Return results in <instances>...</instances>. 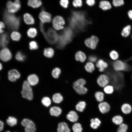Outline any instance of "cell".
<instances>
[{"label": "cell", "mask_w": 132, "mask_h": 132, "mask_svg": "<svg viewBox=\"0 0 132 132\" xmlns=\"http://www.w3.org/2000/svg\"><path fill=\"white\" fill-rule=\"evenodd\" d=\"M68 7L71 12L68 20L71 27L77 32L84 31L87 25L91 22L87 11L81 7H74L72 3H69Z\"/></svg>", "instance_id": "1"}, {"label": "cell", "mask_w": 132, "mask_h": 132, "mask_svg": "<svg viewBox=\"0 0 132 132\" xmlns=\"http://www.w3.org/2000/svg\"><path fill=\"white\" fill-rule=\"evenodd\" d=\"M74 36V33L71 29L69 27L65 28L59 36L57 47L63 48L65 46L72 40Z\"/></svg>", "instance_id": "2"}, {"label": "cell", "mask_w": 132, "mask_h": 132, "mask_svg": "<svg viewBox=\"0 0 132 132\" xmlns=\"http://www.w3.org/2000/svg\"><path fill=\"white\" fill-rule=\"evenodd\" d=\"M3 19L7 26L11 30H17L20 26V19L13 13L6 10L4 12Z\"/></svg>", "instance_id": "3"}, {"label": "cell", "mask_w": 132, "mask_h": 132, "mask_svg": "<svg viewBox=\"0 0 132 132\" xmlns=\"http://www.w3.org/2000/svg\"><path fill=\"white\" fill-rule=\"evenodd\" d=\"M21 94L23 98L29 100H31L33 99L32 89L31 85L27 80H26L23 82Z\"/></svg>", "instance_id": "4"}, {"label": "cell", "mask_w": 132, "mask_h": 132, "mask_svg": "<svg viewBox=\"0 0 132 132\" xmlns=\"http://www.w3.org/2000/svg\"><path fill=\"white\" fill-rule=\"evenodd\" d=\"M86 83V81L83 79H80L73 84V87L76 92L79 94H83L86 93L87 89L84 86Z\"/></svg>", "instance_id": "5"}, {"label": "cell", "mask_w": 132, "mask_h": 132, "mask_svg": "<svg viewBox=\"0 0 132 132\" xmlns=\"http://www.w3.org/2000/svg\"><path fill=\"white\" fill-rule=\"evenodd\" d=\"M45 38L50 44H54L58 41L59 36L56 31L52 28L49 29L46 32L42 31Z\"/></svg>", "instance_id": "6"}, {"label": "cell", "mask_w": 132, "mask_h": 132, "mask_svg": "<svg viewBox=\"0 0 132 132\" xmlns=\"http://www.w3.org/2000/svg\"><path fill=\"white\" fill-rule=\"evenodd\" d=\"M6 6L7 11L10 13H13L20 9V2L19 0H15L14 2L9 1L7 3Z\"/></svg>", "instance_id": "7"}, {"label": "cell", "mask_w": 132, "mask_h": 132, "mask_svg": "<svg viewBox=\"0 0 132 132\" xmlns=\"http://www.w3.org/2000/svg\"><path fill=\"white\" fill-rule=\"evenodd\" d=\"M65 24V21L63 17L60 15H57L55 17L52 21L53 27L55 29L59 30L63 29V25Z\"/></svg>", "instance_id": "8"}, {"label": "cell", "mask_w": 132, "mask_h": 132, "mask_svg": "<svg viewBox=\"0 0 132 132\" xmlns=\"http://www.w3.org/2000/svg\"><path fill=\"white\" fill-rule=\"evenodd\" d=\"M12 55L10 50L8 48H3L0 53V57L1 60L4 62H7L11 59Z\"/></svg>", "instance_id": "9"}, {"label": "cell", "mask_w": 132, "mask_h": 132, "mask_svg": "<svg viewBox=\"0 0 132 132\" xmlns=\"http://www.w3.org/2000/svg\"><path fill=\"white\" fill-rule=\"evenodd\" d=\"M99 41L98 38L96 36L93 35L89 38L87 39L85 41L86 45L91 49H95Z\"/></svg>", "instance_id": "10"}, {"label": "cell", "mask_w": 132, "mask_h": 132, "mask_svg": "<svg viewBox=\"0 0 132 132\" xmlns=\"http://www.w3.org/2000/svg\"><path fill=\"white\" fill-rule=\"evenodd\" d=\"M109 81L110 79L108 76L105 74L100 75L97 80L98 85L101 87L103 88L108 85Z\"/></svg>", "instance_id": "11"}, {"label": "cell", "mask_w": 132, "mask_h": 132, "mask_svg": "<svg viewBox=\"0 0 132 132\" xmlns=\"http://www.w3.org/2000/svg\"><path fill=\"white\" fill-rule=\"evenodd\" d=\"M113 66L114 70L116 71L125 70L127 67V64L121 60H116L114 62Z\"/></svg>", "instance_id": "12"}, {"label": "cell", "mask_w": 132, "mask_h": 132, "mask_svg": "<svg viewBox=\"0 0 132 132\" xmlns=\"http://www.w3.org/2000/svg\"><path fill=\"white\" fill-rule=\"evenodd\" d=\"M52 17L50 13L44 11L40 12L39 16V18L42 23L50 22L52 20Z\"/></svg>", "instance_id": "13"}, {"label": "cell", "mask_w": 132, "mask_h": 132, "mask_svg": "<svg viewBox=\"0 0 132 132\" xmlns=\"http://www.w3.org/2000/svg\"><path fill=\"white\" fill-rule=\"evenodd\" d=\"M20 77V74L15 69L11 70L8 72V78L10 81H15L17 79L19 78Z\"/></svg>", "instance_id": "14"}, {"label": "cell", "mask_w": 132, "mask_h": 132, "mask_svg": "<svg viewBox=\"0 0 132 132\" xmlns=\"http://www.w3.org/2000/svg\"><path fill=\"white\" fill-rule=\"evenodd\" d=\"M98 107L100 112L104 114L108 112L110 109L109 103L106 102H102L99 105Z\"/></svg>", "instance_id": "15"}, {"label": "cell", "mask_w": 132, "mask_h": 132, "mask_svg": "<svg viewBox=\"0 0 132 132\" xmlns=\"http://www.w3.org/2000/svg\"><path fill=\"white\" fill-rule=\"evenodd\" d=\"M57 131V132H70V130L66 123L62 122L58 124Z\"/></svg>", "instance_id": "16"}, {"label": "cell", "mask_w": 132, "mask_h": 132, "mask_svg": "<svg viewBox=\"0 0 132 132\" xmlns=\"http://www.w3.org/2000/svg\"><path fill=\"white\" fill-rule=\"evenodd\" d=\"M96 66V67L99 68L100 72H102L108 67V65L106 62L102 59H100L97 62Z\"/></svg>", "instance_id": "17"}, {"label": "cell", "mask_w": 132, "mask_h": 132, "mask_svg": "<svg viewBox=\"0 0 132 132\" xmlns=\"http://www.w3.org/2000/svg\"><path fill=\"white\" fill-rule=\"evenodd\" d=\"M9 42V37L7 34L6 33L2 34L0 36V46L2 47L5 48L8 44Z\"/></svg>", "instance_id": "18"}, {"label": "cell", "mask_w": 132, "mask_h": 132, "mask_svg": "<svg viewBox=\"0 0 132 132\" xmlns=\"http://www.w3.org/2000/svg\"><path fill=\"white\" fill-rule=\"evenodd\" d=\"M27 81L31 86H34L38 83L39 79L36 75L32 74L30 75L28 77Z\"/></svg>", "instance_id": "19"}, {"label": "cell", "mask_w": 132, "mask_h": 132, "mask_svg": "<svg viewBox=\"0 0 132 132\" xmlns=\"http://www.w3.org/2000/svg\"><path fill=\"white\" fill-rule=\"evenodd\" d=\"M66 118L71 122H74L78 120V116L76 112L74 111H71L67 115Z\"/></svg>", "instance_id": "20"}, {"label": "cell", "mask_w": 132, "mask_h": 132, "mask_svg": "<svg viewBox=\"0 0 132 132\" xmlns=\"http://www.w3.org/2000/svg\"><path fill=\"white\" fill-rule=\"evenodd\" d=\"M23 20L26 24L28 25H32L34 23V20L33 17L30 14L26 13L23 16Z\"/></svg>", "instance_id": "21"}, {"label": "cell", "mask_w": 132, "mask_h": 132, "mask_svg": "<svg viewBox=\"0 0 132 132\" xmlns=\"http://www.w3.org/2000/svg\"><path fill=\"white\" fill-rule=\"evenodd\" d=\"M62 111L61 109L59 107L54 106L50 108L49 112L51 115L57 117L61 114Z\"/></svg>", "instance_id": "22"}, {"label": "cell", "mask_w": 132, "mask_h": 132, "mask_svg": "<svg viewBox=\"0 0 132 132\" xmlns=\"http://www.w3.org/2000/svg\"><path fill=\"white\" fill-rule=\"evenodd\" d=\"M132 109L131 105L127 103H124L121 107V110L122 112L125 114L130 113L132 111Z\"/></svg>", "instance_id": "23"}, {"label": "cell", "mask_w": 132, "mask_h": 132, "mask_svg": "<svg viewBox=\"0 0 132 132\" xmlns=\"http://www.w3.org/2000/svg\"><path fill=\"white\" fill-rule=\"evenodd\" d=\"M99 7L103 10L105 11L110 9L111 6L109 1L106 0H101L99 2Z\"/></svg>", "instance_id": "24"}, {"label": "cell", "mask_w": 132, "mask_h": 132, "mask_svg": "<svg viewBox=\"0 0 132 132\" xmlns=\"http://www.w3.org/2000/svg\"><path fill=\"white\" fill-rule=\"evenodd\" d=\"M42 3L41 1L40 0H29L28 5L33 8H36L40 6Z\"/></svg>", "instance_id": "25"}, {"label": "cell", "mask_w": 132, "mask_h": 132, "mask_svg": "<svg viewBox=\"0 0 132 132\" xmlns=\"http://www.w3.org/2000/svg\"><path fill=\"white\" fill-rule=\"evenodd\" d=\"M76 60L81 62H84L86 60V56L85 54L82 52L79 51L77 53L75 56Z\"/></svg>", "instance_id": "26"}, {"label": "cell", "mask_w": 132, "mask_h": 132, "mask_svg": "<svg viewBox=\"0 0 132 132\" xmlns=\"http://www.w3.org/2000/svg\"><path fill=\"white\" fill-rule=\"evenodd\" d=\"M90 126L92 128L94 129H97L100 126L101 123L100 121L97 118L94 119H92L90 120Z\"/></svg>", "instance_id": "27"}, {"label": "cell", "mask_w": 132, "mask_h": 132, "mask_svg": "<svg viewBox=\"0 0 132 132\" xmlns=\"http://www.w3.org/2000/svg\"><path fill=\"white\" fill-rule=\"evenodd\" d=\"M43 54L44 56L48 58H51L54 55V51L51 48H45L44 50Z\"/></svg>", "instance_id": "28"}, {"label": "cell", "mask_w": 132, "mask_h": 132, "mask_svg": "<svg viewBox=\"0 0 132 132\" xmlns=\"http://www.w3.org/2000/svg\"><path fill=\"white\" fill-rule=\"evenodd\" d=\"M17 122L16 118L12 116H9L6 120L7 124L11 127L16 125Z\"/></svg>", "instance_id": "29"}, {"label": "cell", "mask_w": 132, "mask_h": 132, "mask_svg": "<svg viewBox=\"0 0 132 132\" xmlns=\"http://www.w3.org/2000/svg\"><path fill=\"white\" fill-rule=\"evenodd\" d=\"M63 97L59 93H56L54 94L52 97V99L54 102L56 103H60L63 100Z\"/></svg>", "instance_id": "30"}, {"label": "cell", "mask_w": 132, "mask_h": 132, "mask_svg": "<svg viewBox=\"0 0 132 132\" xmlns=\"http://www.w3.org/2000/svg\"><path fill=\"white\" fill-rule=\"evenodd\" d=\"M112 121L115 124L119 125L122 123L123 118L120 115H116L112 118Z\"/></svg>", "instance_id": "31"}, {"label": "cell", "mask_w": 132, "mask_h": 132, "mask_svg": "<svg viewBox=\"0 0 132 132\" xmlns=\"http://www.w3.org/2000/svg\"><path fill=\"white\" fill-rule=\"evenodd\" d=\"M11 37L13 41H18L20 39L21 35L19 33L14 31L11 33Z\"/></svg>", "instance_id": "32"}, {"label": "cell", "mask_w": 132, "mask_h": 132, "mask_svg": "<svg viewBox=\"0 0 132 132\" xmlns=\"http://www.w3.org/2000/svg\"><path fill=\"white\" fill-rule=\"evenodd\" d=\"M28 36L31 38H33L37 35V31L36 29L34 28H31L27 31Z\"/></svg>", "instance_id": "33"}, {"label": "cell", "mask_w": 132, "mask_h": 132, "mask_svg": "<svg viewBox=\"0 0 132 132\" xmlns=\"http://www.w3.org/2000/svg\"><path fill=\"white\" fill-rule=\"evenodd\" d=\"M95 96L97 100L99 102H101L104 99V94L101 91H98L96 92Z\"/></svg>", "instance_id": "34"}, {"label": "cell", "mask_w": 132, "mask_h": 132, "mask_svg": "<svg viewBox=\"0 0 132 132\" xmlns=\"http://www.w3.org/2000/svg\"><path fill=\"white\" fill-rule=\"evenodd\" d=\"M86 103L84 101H80L76 105V108L78 111L80 112L83 111L85 109Z\"/></svg>", "instance_id": "35"}, {"label": "cell", "mask_w": 132, "mask_h": 132, "mask_svg": "<svg viewBox=\"0 0 132 132\" xmlns=\"http://www.w3.org/2000/svg\"><path fill=\"white\" fill-rule=\"evenodd\" d=\"M131 29V26L130 25H128L125 27L122 31V35L125 37L128 36L130 33Z\"/></svg>", "instance_id": "36"}, {"label": "cell", "mask_w": 132, "mask_h": 132, "mask_svg": "<svg viewBox=\"0 0 132 132\" xmlns=\"http://www.w3.org/2000/svg\"><path fill=\"white\" fill-rule=\"evenodd\" d=\"M86 71L89 73H91L95 70V66L94 64L90 62H87L85 66Z\"/></svg>", "instance_id": "37"}, {"label": "cell", "mask_w": 132, "mask_h": 132, "mask_svg": "<svg viewBox=\"0 0 132 132\" xmlns=\"http://www.w3.org/2000/svg\"><path fill=\"white\" fill-rule=\"evenodd\" d=\"M103 90L107 94H111L114 91V88L112 85H108L104 88Z\"/></svg>", "instance_id": "38"}, {"label": "cell", "mask_w": 132, "mask_h": 132, "mask_svg": "<svg viewBox=\"0 0 132 132\" xmlns=\"http://www.w3.org/2000/svg\"><path fill=\"white\" fill-rule=\"evenodd\" d=\"M21 124L25 127L29 125L35 124L32 121L27 118L23 119L21 122Z\"/></svg>", "instance_id": "39"}, {"label": "cell", "mask_w": 132, "mask_h": 132, "mask_svg": "<svg viewBox=\"0 0 132 132\" xmlns=\"http://www.w3.org/2000/svg\"><path fill=\"white\" fill-rule=\"evenodd\" d=\"M74 132H81L82 128L81 124L78 123H75L72 127Z\"/></svg>", "instance_id": "40"}, {"label": "cell", "mask_w": 132, "mask_h": 132, "mask_svg": "<svg viewBox=\"0 0 132 132\" xmlns=\"http://www.w3.org/2000/svg\"><path fill=\"white\" fill-rule=\"evenodd\" d=\"M15 58L18 61H22L25 59V56L22 52L19 51L16 53L15 55Z\"/></svg>", "instance_id": "41"}, {"label": "cell", "mask_w": 132, "mask_h": 132, "mask_svg": "<svg viewBox=\"0 0 132 132\" xmlns=\"http://www.w3.org/2000/svg\"><path fill=\"white\" fill-rule=\"evenodd\" d=\"M42 103L44 106L49 107L51 104V101L50 99L48 97H44L42 99Z\"/></svg>", "instance_id": "42"}, {"label": "cell", "mask_w": 132, "mask_h": 132, "mask_svg": "<svg viewBox=\"0 0 132 132\" xmlns=\"http://www.w3.org/2000/svg\"><path fill=\"white\" fill-rule=\"evenodd\" d=\"M60 69L57 67L54 69L52 71V76L55 78H57L59 77V75L61 73Z\"/></svg>", "instance_id": "43"}, {"label": "cell", "mask_w": 132, "mask_h": 132, "mask_svg": "<svg viewBox=\"0 0 132 132\" xmlns=\"http://www.w3.org/2000/svg\"><path fill=\"white\" fill-rule=\"evenodd\" d=\"M119 125L117 132H127L128 128L127 124L122 123Z\"/></svg>", "instance_id": "44"}, {"label": "cell", "mask_w": 132, "mask_h": 132, "mask_svg": "<svg viewBox=\"0 0 132 132\" xmlns=\"http://www.w3.org/2000/svg\"><path fill=\"white\" fill-rule=\"evenodd\" d=\"M72 4L75 8L81 7L83 5V2L82 0H73Z\"/></svg>", "instance_id": "45"}, {"label": "cell", "mask_w": 132, "mask_h": 132, "mask_svg": "<svg viewBox=\"0 0 132 132\" xmlns=\"http://www.w3.org/2000/svg\"><path fill=\"white\" fill-rule=\"evenodd\" d=\"M110 56L112 60H116L118 58L119 55L116 51L115 50H112L110 52Z\"/></svg>", "instance_id": "46"}, {"label": "cell", "mask_w": 132, "mask_h": 132, "mask_svg": "<svg viewBox=\"0 0 132 132\" xmlns=\"http://www.w3.org/2000/svg\"><path fill=\"white\" fill-rule=\"evenodd\" d=\"M36 130L35 125H30L25 127V132H35Z\"/></svg>", "instance_id": "47"}, {"label": "cell", "mask_w": 132, "mask_h": 132, "mask_svg": "<svg viewBox=\"0 0 132 132\" xmlns=\"http://www.w3.org/2000/svg\"><path fill=\"white\" fill-rule=\"evenodd\" d=\"M29 48L31 50H35L38 48L37 43L35 41H32L29 43Z\"/></svg>", "instance_id": "48"}, {"label": "cell", "mask_w": 132, "mask_h": 132, "mask_svg": "<svg viewBox=\"0 0 132 132\" xmlns=\"http://www.w3.org/2000/svg\"><path fill=\"white\" fill-rule=\"evenodd\" d=\"M60 5L65 9L67 8L69 4V0H60L59 2Z\"/></svg>", "instance_id": "49"}, {"label": "cell", "mask_w": 132, "mask_h": 132, "mask_svg": "<svg viewBox=\"0 0 132 132\" xmlns=\"http://www.w3.org/2000/svg\"><path fill=\"white\" fill-rule=\"evenodd\" d=\"M112 3L114 6L117 7L123 5L124 2L123 0H113Z\"/></svg>", "instance_id": "50"}, {"label": "cell", "mask_w": 132, "mask_h": 132, "mask_svg": "<svg viewBox=\"0 0 132 132\" xmlns=\"http://www.w3.org/2000/svg\"><path fill=\"white\" fill-rule=\"evenodd\" d=\"M86 3L89 6H92L95 4V0H86Z\"/></svg>", "instance_id": "51"}, {"label": "cell", "mask_w": 132, "mask_h": 132, "mask_svg": "<svg viewBox=\"0 0 132 132\" xmlns=\"http://www.w3.org/2000/svg\"><path fill=\"white\" fill-rule=\"evenodd\" d=\"M0 32L2 34L4 32L3 29L5 27V24L4 23L2 22H0Z\"/></svg>", "instance_id": "52"}, {"label": "cell", "mask_w": 132, "mask_h": 132, "mask_svg": "<svg viewBox=\"0 0 132 132\" xmlns=\"http://www.w3.org/2000/svg\"><path fill=\"white\" fill-rule=\"evenodd\" d=\"M97 59V57L96 56L93 55H90L88 57L89 60L92 62H95Z\"/></svg>", "instance_id": "53"}, {"label": "cell", "mask_w": 132, "mask_h": 132, "mask_svg": "<svg viewBox=\"0 0 132 132\" xmlns=\"http://www.w3.org/2000/svg\"><path fill=\"white\" fill-rule=\"evenodd\" d=\"M4 123L3 122L0 120V131H2L4 128Z\"/></svg>", "instance_id": "54"}, {"label": "cell", "mask_w": 132, "mask_h": 132, "mask_svg": "<svg viewBox=\"0 0 132 132\" xmlns=\"http://www.w3.org/2000/svg\"><path fill=\"white\" fill-rule=\"evenodd\" d=\"M128 15L129 18L132 20V10H130L128 12Z\"/></svg>", "instance_id": "55"}, {"label": "cell", "mask_w": 132, "mask_h": 132, "mask_svg": "<svg viewBox=\"0 0 132 132\" xmlns=\"http://www.w3.org/2000/svg\"><path fill=\"white\" fill-rule=\"evenodd\" d=\"M2 65L1 63L0 64V70H1L2 68Z\"/></svg>", "instance_id": "56"}, {"label": "cell", "mask_w": 132, "mask_h": 132, "mask_svg": "<svg viewBox=\"0 0 132 132\" xmlns=\"http://www.w3.org/2000/svg\"><path fill=\"white\" fill-rule=\"evenodd\" d=\"M5 132H10L9 131H7Z\"/></svg>", "instance_id": "57"}, {"label": "cell", "mask_w": 132, "mask_h": 132, "mask_svg": "<svg viewBox=\"0 0 132 132\" xmlns=\"http://www.w3.org/2000/svg\"></svg>", "instance_id": "58"}, {"label": "cell", "mask_w": 132, "mask_h": 132, "mask_svg": "<svg viewBox=\"0 0 132 132\" xmlns=\"http://www.w3.org/2000/svg\"></svg>", "instance_id": "59"}]
</instances>
